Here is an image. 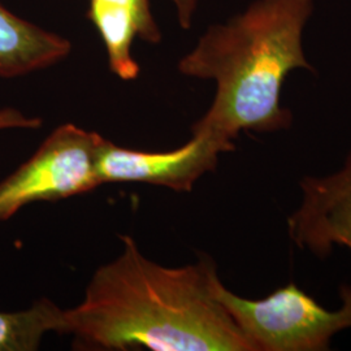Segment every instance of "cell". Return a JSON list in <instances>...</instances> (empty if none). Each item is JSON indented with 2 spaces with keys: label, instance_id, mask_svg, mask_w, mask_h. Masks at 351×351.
I'll return each instance as SVG.
<instances>
[{
  "label": "cell",
  "instance_id": "cell-1",
  "mask_svg": "<svg viewBox=\"0 0 351 351\" xmlns=\"http://www.w3.org/2000/svg\"><path fill=\"white\" fill-rule=\"evenodd\" d=\"M123 250L90 278L84 300L65 310L64 335L78 350L252 351L215 294L213 259L164 267L129 234Z\"/></svg>",
  "mask_w": 351,
  "mask_h": 351
},
{
  "label": "cell",
  "instance_id": "cell-2",
  "mask_svg": "<svg viewBox=\"0 0 351 351\" xmlns=\"http://www.w3.org/2000/svg\"><path fill=\"white\" fill-rule=\"evenodd\" d=\"M314 11L315 0H254L208 26L177 64L181 75L216 85L210 108L191 130L234 142L242 132L289 129L293 114L281 94L291 72H315L303 43Z\"/></svg>",
  "mask_w": 351,
  "mask_h": 351
},
{
  "label": "cell",
  "instance_id": "cell-3",
  "mask_svg": "<svg viewBox=\"0 0 351 351\" xmlns=\"http://www.w3.org/2000/svg\"><path fill=\"white\" fill-rule=\"evenodd\" d=\"M215 294L232 315L252 351H326L332 339L351 328V285L339 287L342 304L329 311L294 282L261 300L239 297L220 277Z\"/></svg>",
  "mask_w": 351,
  "mask_h": 351
},
{
  "label": "cell",
  "instance_id": "cell-4",
  "mask_svg": "<svg viewBox=\"0 0 351 351\" xmlns=\"http://www.w3.org/2000/svg\"><path fill=\"white\" fill-rule=\"evenodd\" d=\"M106 138L75 124L53 129L37 151L0 181V221L37 202H59L103 185L98 171Z\"/></svg>",
  "mask_w": 351,
  "mask_h": 351
},
{
  "label": "cell",
  "instance_id": "cell-5",
  "mask_svg": "<svg viewBox=\"0 0 351 351\" xmlns=\"http://www.w3.org/2000/svg\"><path fill=\"white\" fill-rule=\"evenodd\" d=\"M234 149V142L204 130H191L185 145L169 151L134 150L106 139L98 171L101 184L139 182L189 193L215 171L221 154Z\"/></svg>",
  "mask_w": 351,
  "mask_h": 351
},
{
  "label": "cell",
  "instance_id": "cell-6",
  "mask_svg": "<svg viewBox=\"0 0 351 351\" xmlns=\"http://www.w3.org/2000/svg\"><path fill=\"white\" fill-rule=\"evenodd\" d=\"M88 17L104 45L110 71L123 81L136 80L141 71L133 56L136 38L152 45L162 40L150 0H90Z\"/></svg>",
  "mask_w": 351,
  "mask_h": 351
},
{
  "label": "cell",
  "instance_id": "cell-7",
  "mask_svg": "<svg viewBox=\"0 0 351 351\" xmlns=\"http://www.w3.org/2000/svg\"><path fill=\"white\" fill-rule=\"evenodd\" d=\"M72 51L69 39L46 30L0 4V77L30 75L63 62Z\"/></svg>",
  "mask_w": 351,
  "mask_h": 351
},
{
  "label": "cell",
  "instance_id": "cell-8",
  "mask_svg": "<svg viewBox=\"0 0 351 351\" xmlns=\"http://www.w3.org/2000/svg\"><path fill=\"white\" fill-rule=\"evenodd\" d=\"M64 311L49 298L21 311H0V351H36L47 333L64 335Z\"/></svg>",
  "mask_w": 351,
  "mask_h": 351
},
{
  "label": "cell",
  "instance_id": "cell-9",
  "mask_svg": "<svg viewBox=\"0 0 351 351\" xmlns=\"http://www.w3.org/2000/svg\"><path fill=\"white\" fill-rule=\"evenodd\" d=\"M301 189V204L288 220L291 239L311 226L335 198L351 190V150L336 172L323 177H304Z\"/></svg>",
  "mask_w": 351,
  "mask_h": 351
},
{
  "label": "cell",
  "instance_id": "cell-10",
  "mask_svg": "<svg viewBox=\"0 0 351 351\" xmlns=\"http://www.w3.org/2000/svg\"><path fill=\"white\" fill-rule=\"evenodd\" d=\"M293 241L319 258H326L335 245L351 249V190L326 206L311 226Z\"/></svg>",
  "mask_w": 351,
  "mask_h": 351
},
{
  "label": "cell",
  "instance_id": "cell-11",
  "mask_svg": "<svg viewBox=\"0 0 351 351\" xmlns=\"http://www.w3.org/2000/svg\"><path fill=\"white\" fill-rule=\"evenodd\" d=\"M42 124L43 121L38 116L26 114L13 107H0V130H11V129L34 130V129H39Z\"/></svg>",
  "mask_w": 351,
  "mask_h": 351
},
{
  "label": "cell",
  "instance_id": "cell-12",
  "mask_svg": "<svg viewBox=\"0 0 351 351\" xmlns=\"http://www.w3.org/2000/svg\"><path fill=\"white\" fill-rule=\"evenodd\" d=\"M171 1L175 5L178 25L185 30H189L194 24V19L198 12L201 0H171Z\"/></svg>",
  "mask_w": 351,
  "mask_h": 351
}]
</instances>
